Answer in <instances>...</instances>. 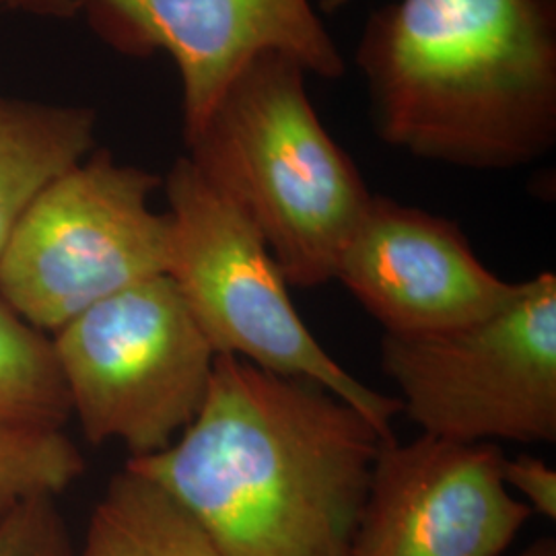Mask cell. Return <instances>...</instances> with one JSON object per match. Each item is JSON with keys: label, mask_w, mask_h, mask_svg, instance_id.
I'll list each match as a JSON object with an SVG mask.
<instances>
[{"label": "cell", "mask_w": 556, "mask_h": 556, "mask_svg": "<svg viewBox=\"0 0 556 556\" xmlns=\"http://www.w3.org/2000/svg\"><path fill=\"white\" fill-rule=\"evenodd\" d=\"M386 439L318 383L220 355L194 420L126 468L174 498L223 556H351Z\"/></svg>", "instance_id": "cell-1"}, {"label": "cell", "mask_w": 556, "mask_h": 556, "mask_svg": "<svg viewBox=\"0 0 556 556\" xmlns=\"http://www.w3.org/2000/svg\"><path fill=\"white\" fill-rule=\"evenodd\" d=\"M357 64L379 137L415 157L514 169L555 147V0H400Z\"/></svg>", "instance_id": "cell-2"}, {"label": "cell", "mask_w": 556, "mask_h": 556, "mask_svg": "<svg viewBox=\"0 0 556 556\" xmlns=\"http://www.w3.org/2000/svg\"><path fill=\"white\" fill-rule=\"evenodd\" d=\"M186 144L200 176L256 225L289 285L334 278L374 194L318 118L295 60H252Z\"/></svg>", "instance_id": "cell-3"}, {"label": "cell", "mask_w": 556, "mask_h": 556, "mask_svg": "<svg viewBox=\"0 0 556 556\" xmlns=\"http://www.w3.org/2000/svg\"><path fill=\"white\" fill-rule=\"evenodd\" d=\"M165 194L172 223L167 275L215 355L314 381L394 438L400 400L365 386L324 351L299 316L289 282L256 225L186 157L172 167Z\"/></svg>", "instance_id": "cell-4"}, {"label": "cell", "mask_w": 556, "mask_h": 556, "mask_svg": "<svg viewBox=\"0 0 556 556\" xmlns=\"http://www.w3.org/2000/svg\"><path fill=\"white\" fill-rule=\"evenodd\" d=\"M161 179L96 153L48 184L0 252V299L52 337L87 309L167 275L172 223L151 208Z\"/></svg>", "instance_id": "cell-5"}, {"label": "cell", "mask_w": 556, "mask_h": 556, "mask_svg": "<svg viewBox=\"0 0 556 556\" xmlns=\"http://www.w3.org/2000/svg\"><path fill=\"white\" fill-rule=\"evenodd\" d=\"M381 367L422 435L555 443L556 277L517 282L498 309L433 334H383Z\"/></svg>", "instance_id": "cell-6"}, {"label": "cell", "mask_w": 556, "mask_h": 556, "mask_svg": "<svg viewBox=\"0 0 556 556\" xmlns=\"http://www.w3.org/2000/svg\"><path fill=\"white\" fill-rule=\"evenodd\" d=\"M71 415L91 443L160 454L199 415L215 351L169 275L101 301L50 337Z\"/></svg>", "instance_id": "cell-7"}, {"label": "cell", "mask_w": 556, "mask_h": 556, "mask_svg": "<svg viewBox=\"0 0 556 556\" xmlns=\"http://www.w3.org/2000/svg\"><path fill=\"white\" fill-rule=\"evenodd\" d=\"M80 11L119 52L172 56L184 139L262 54H282L326 79L344 75V59L309 0H80Z\"/></svg>", "instance_id": "cell-8"}, {"label": "cell", "mask_w": 556, "mask_h": 556, "mask_svg": "<svg viewBox=\"0 0 556 556\" xmlns=\"http://www.w3.org/2000/svg\"><path fill=\"white\" fill-rule=\"evenodd\" d=\"M495 443L386 439L351 556H501L534 511L511 497Z\"/></svg>", "instance_id": "cell-9"}, {"label": "cell", "mask_w": 556, "mask_h": 556, "mask_svg": "<svg viewBox=\"0 0 556 556\" xmlns=\"http://www.w3.org/2000/svg\"><path fill=\"white\" fill-rule=\"evenodd\" d=\"M338 278L383 334H433L484 318L516 293L454 220L371 197L338 258Z\"/></svg>", "instance_id": "cell-10"}, {"label": "cell", "mask_w": 556, "mask_h": 556, "mask_svg": "<svg viewBox=\"0 0 556 556\" xmlns=\"http://www.w3.org/2000/svg\"><path fill=\"white\" fill-rule=\"evenodd\" d=\"M96 112L0 96V252L29 204L89 157Z\"/></svg>", "instance_id": "cell-11"}, {"label": "cell", "mask_w": 556, "mask_h": 556, "mask_svg": "<svg viewBox=\"0 0 556 556\" xmlns=\"http://www.w3.org/2000/svg\"><path fill=\"white\" fill-rule=\"evenodd\" d=\"M73 556L223 555L163 489L124 468L105 489Z\"/></svg>", "instance_id": "cell-12"}, {"label": "cell", "mask_w": 556, "mask_h": 556, "mask_svg": "<svg viewBox=\"0 0 556 556\" xmlns=\"http://www.w3.org/2000/svg\"><path fill=\"white\" fill-rule=\"evenodd\" d=\"M68 417L50 337L0 299V420L62 429Z\"/></svg>", "instance_id": "cell-13"}, {"label": "cell", "mask_w": 556, "mask_h": 556, "mask_svg": "<svg viewBox=\"0 0 556 556\" xmlns=\"http://www.w3.org/2000/svg\"><path fill=\"white\" fill-rule=\"evenodd\" d=\"M85 470L62 429L0 420V517L31 498L56 497Z\"/></svg>", "instance_id": "cell-14"}, {"label": "cell", "mask_w": 556, "mask_h": 556, "mask_svg": "<svg viewBox=\"0 0 556 556\" xmlns=\"http://www.w3.org/2000/svg\"><path fill=\"white\" fill-rule=\"evenodd\" d=\"M0 556H73L54 498H31L0 517Z\"/></svg>", "instance_id": "cell-15"}, {"label": "cell", "mask_w": 556, "mask_h": 556, "mask_svg": "<svg viewBox=\"0 0 556 556\" xmlns=\"http://www.w3.org/2000/svg\"><path fill=\"white\" fill-rule=\"evenodd\" d=\"M503 480L540 516L556 517V472L540 457L519 456L503 462Z\"/></svg>", "instance_id": "cell-16"}, {"label": "cell", "mask_w": 556, "mask_h": 556, "mask_svg": "<svg viewBox=\"0 0 556 556\" xmlns=\"http://www.w3.org/2000/svg\"><path fill=\"white\" fill-rule=\"evenodd\" d=\"M0 7L36 15H68L80 11V0H0Z\"/></svg>", "instance_id": "cell-17"}, {"label": "cell", "mask_w": 556, "mask_h": 556, "mask_svg": "<svg viewBox=\"0 0 556 556\" xmlns=\"http://www.w3.org/2000/svg\"><path fill=\"white\" fill-rule=\"evenodd\" d=\"M517 556H556V542L553 538H540Z\"/></svg>", "instance_id": "cell-18"}]
</instances>
